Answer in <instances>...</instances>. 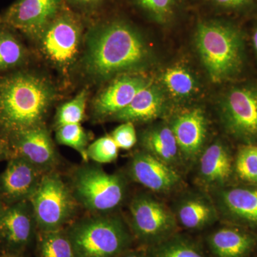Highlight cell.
<instances>
[{
  "label": "cell",
  "instance_id": "1",
  "mask_svg": "<svg viewBox=\"0 0 257 257\" xmlns=\"http://www.w3.org/2000/svg\"><path fill=\"white\" fill-rule=\"evenodd\" d=\"M83 72L94 82L143 68L150 50L136 28L123 20L97 24L84 35Z\"/></svg>",
  "mask_w": 257,
  "mask_h": 257
},
{
  "label": "cell",
  "instance_id": "2",
  "mask_svg": "<svg viewBox=\"0 0 257 257\" xmlns=\"http://www.w3.org/2000/svg\"><path fill=\"white\" fill-rule=\"evenodd\" d=\"M46 77L18 72L0 78V127L10 137L45 124L57 99Z\"/></svg>",
  "mask_w": 257,
  "mask_h": 257
},
{
  "label": "cell",
  "instance_id": "3",
  "mask_svg": "<svg viewBox=\"0 0 257 257\" xmlns=\"http://www.w3.org/2000/svg\"><path fill=\"white\" fill-rule=\"evenodd\" d=\"M75 257H118L131 248L134 236L116 212L87 214L65 228Z\"/></svg>",
  "mask_w": 257,
  "mask_h": 257
},
{
  "label": "cell",
  "instance_id": "4",
  "mask_svg": "<svg viewBox=\"0 0 257 257\" xmlns=\"http://www.w3.org/2000/svg\"><path fill=\"white\" fill-rule=\"evenodd\" d=\"M196 46L212 82L232 78L243 64V41L239 29L220 20H205L198 24Z\"/></svg>",
  "mask_w": 257,
  "mask_h": 257
},
{
  "label": "cell",
  "instance_id": "5",
  "mask_svg": "<svg viewBox=\"0 0 257 257\" xmlns=\"http://www.w3.org/2000/svg\"><path fill=\"white\" fill-rule=\"evenodd\" d=\"M68 184L79 207L88 214L116 212L127 199V175L108 173L98 164L86 162L74 169Z\"/></svg>",
  "mask_w": 257,
  "mask_h": 257
},
{
  "label": "cell",
  "instance_id": "6",
  "mask_svg": "<svg viewBox=\"0 0 257 257\" xmlns=\"http://www.w3.org/2000/svg\"><path fill=\"white\" fill-rule=\"evenodd\" d=\"M84 41L80 18L64 8L35 42L42 58L61 74L67 75L79 60Z\"/></svg>",
  "mask_w": 257,
  "mask_h": 257
},
{
  "label": "cell",
  "instance_id": "7",
  "mask_svg": "<svg viewBox=\"0 0 257 257\" xmlns=\"http://www.w3.org/2000/svg\"><path fill=\"white\" fill-rule=\"evenodd\" d=\"M29 201L33 209L37 231L65 229L77 219L78 203L68 183L57 170L43 175Z\"/></svg>",
  "mask_w": 257,
  "mask_h": 257
},
{
  "label": "cell",
  "instance_id": "8",
  "mask_svg": "<svg viewBox=\"0 0 257 257\" xmlns=\"http://www.w3.org/2000/svg\"><path fill=\"white\" fill-rule=\"evenodd\" d=\"M128 224L135 239L147 247L170 237L179 227L171 207L149 191L132 197Z\"/></svg>",
  "mask_w": 257,
  "mask_h": 257
},
{
  "label": "cell",
  "instance_id": "9",
  "mask_svg": "<svg viewBox=\"0 0 257 257\" xmlns=\"http://www.w3.org/2000/svg\"><path fill=\"white\" fill-rule=\"evenodd\" d=\"M219 114L223 126L229 135L246 145L257 143L256 86L230 89L221 101Z\"/></svg>",
  "mask_w": 257,
  "mask_h": 257
},
{
  "label": "cell",
  "instance_id": "10",
  "mask_svg": "<svg viewBox=\"0 0 257 257\" xmlns=\"http://www.w3.org/2000/svg\"><path fill=\"white\" fill-rule=\"evenodd\" d=\"M64 8V0H16L2 19L7 26L36 41Z\"/></svg>",
  "mask_w": 257,
  "mask_h": 257
},
{
  "label": "cell",
  "instance_id": "11",
  "mask_svg": "<svg viewBox=\"0 0 257 257\" xmlns=\"http://www.w3.org/2000/svg\"><path fill=\"white\" fill-rule=\"evenodd\" d=\"M127 177L153 194H169L183 186L182 174L141 150L128 162Z\"/></svg>",
  "mask_w": 257,
  "mask_h": 257
},
{
  "label": "cell",
  "instance_id": "12",
  "mask_svg": "<svg viewBox=\"0 0 257 257\" xmlns=\"http://www.w3.org/2000/svg\"><path fill=\"white\" fill-rule=\"evenodd\" d=\"M13 156L23 157L44 174L57 170L60 157L46 125L11 136Z\"/></svg>",
  "mask_w": 257,
  "mask_h": 257
},
{
  "label": "cell",
  "instance_id": "13",
  "mask_svg": "<svg viewBox=\"0 0 257 257\" xmlns=\"http://www.w3.org/2000/svg\"><path fill=\"white\" fill-rule=\"evenodd\" d=\"M37 227L30 201L9 204L0 209V240L19 253L36 236Z\"/></svg>",
  "mask_w": 257,
  "mask_h": 257
},
{
  "label": "cell",
  "instance_id": "14",
  "mask_svg": "<svg viewBox=\"0 0 257 257\" xmlns=\"http://www.w3.org/2000/svg\"><path fill=\"white\" fill-rule=\"evenodd\" d=\"M44 175L23 157H12L0 175V199L7 205L30 200Z\"/></svg>",
  "mask_w": 257,
  "mask_h": 257
},
{
  "label": "cell",
  "instance_id": "15",
  "mask_svg": "<svg viewBox=\"0 0 257 257\" xmlns=\"http://www.w3.org/2000/svg\"><path fill=\"white\" fill-rule=\"evenodd\" d=\"M150 82L140 75L123 74L115 77L93 100L92 111L94 119H111L126 108Z\"/></svg>",
  "mask_w": 257,
  "mask_h": 257
},
{
  "label": "cell",
  "instance_id": "16",
  "mask_svg": "<svg viewBox=\"0 0 257 257\" xmlns=\"http://www.w3.org/2000/svg\"><path fill=\"white\" fill-rule=\"evenodd\" d=\"M186 165L197 162L205 145L208 121L200 108H193L179 114L171 125Z\"/></svg>",
  "mask_w": 257,
  "mask_h": 257
},
{
  "label": "cell",
  "instance_id": "17",
  "mask_svg": "<svg viewBox=\"0 0 257 257\" xmlns=\"http://www.w3.org/2000/svg\"><path fill=\"white\" fill-rule=\"evenodd\" d=\"M219 218L257 227V189L227 186L211 192Z\"/></svg>",
  "mask_w": 257,
  "mask_h": 257
},
{
  "label": "cell",
  "instance_id": "18",
  "mask_svg": "<svg viewBox=\"0 0 257 257\" xmlns=\"http://www.w3.org/2000/svg\"><path fill=\"white\" fill-rule=\"evenodd\" d=\"M171 209L178 226L191 231L206 229L219 219L214 200L206 193H184Z\"/></svg>",
  "mask_w": 257,
  "mask_h": 257
},
{
  "label": "cell",
  "instance_id": "19",
  "mask_svg": "<svg viewBox=\"0 0 257 257\" xmlns=\"http://www.w3.org/2000/svg\"><path fill=\"white\" fill-rule=\"evenodd\" d=\"M197 162L200 185L210 192L227 186L234 165L229 148L223 142L216 140L205 147Z\"/></svg>",
  "mask_w": 257,
  "mask_h": 257
},
{
  "label": "cell",
  "instance_id": "20",
  "mask_svg": "<svg viewBox=\"0 0 257 257\" xmlns=\"http://www.w3.org/2000/svg\"><path fill=\"white\" fill-rule=\"evenodd\" d=\"M207 243L214 257H246L256 247L257 238L242 229L222 226L209 233Z\"/></svg>",
  "mask_w": 257,
  "mask_h": 257
},
{
  "label": "cell",
  "instance_id": "21",
  "mask_svg": "<svg viewBox=\"0 0 257 257\" xmlns=\"http://www.w3.org/2000/svg\"><path fill=\"white\" fill-rule=\"evenodd\" d=\"M142 150L181 172L185 167L171 126L159 124L147 128L140 136Z\"/></svg>",
  "mask_w": 257,
  "mask_h": 257
},
{
  "label": "cell",
  "instance_id": "22",
  "mask_svg": "<svg viewBox=\"0 0 257 257\" xmlns=\"http://www.w3.org/2000/svg\"><path fill=\"white\" fill-rule=\"evenodd\" d=\"M165 99L159 87L152 82L143 88L123 110L111 119L125 122H147L160 117L163 112Z\"/></svg>",
  "mask_w": 257,
  "mask_h": 257
},
{
  "label": "cell",
  "instance_id": "23",
  "mask_svg": "<svg viewBox=\"0 0 257 257\" xmlns=\"http://www.w3.org/2000/svg\"><path fill=\"white\" fill-rule=\"evenodd\" d=\"M147 251L150 257H209L196 241L177 233Z\"/></svg>",
  "mask_w": 257,
  "mask_h": 257
},
{
  "label": "cell",
  "instance_id": "24",
  "mask_svg": "<svg viewBox=\"0 0 257 257\" xmlns=\"http://www.w3.org/2000/svg\"><path fill=\"white\" fill-rule=\"evenodd\" d=\"M37 257H75L65 229L37 231Z\"/></svg>",
  "mask_w": 257,
  "mask_h": 257
},
{
  "label": "cell",
  "instance_id": "25",
  "mask_svg": "<svg viewBox=\"0 0 257 257\" xmlns=\"http://www.w3.org/2000/svg\"><path fill=\"white\" fill-rule=\"evenodd\" d=\"M162 79L169 92L179 99L188 98L197 89V81L183 66L176 65L166 69Z\"/></svg>",
  "mask_w": 257,
  "mask_h": 257
},
{
  "label": "cell",
  "instance_id": "26",
  "mask_svg": "<svg viewBox=\"0 0 257 257\" xmlns=\"http://www.w3.org/2000/svg\"><path fill=\"white\" fill-rule=\"evenodd\" d=\"M27 58V51L9 27L0 26V71L18 67Z\"/></svg>",
  "mask_w": 257,
  "mask_h": 257
},
{
  "label": "cell",
  "instance_id": "27",
  "mask_svg": "<svg viewBox=\"0 0 257 257\" xmlns=\"http://www.w3.org/2000/svg\"><path fill=\"white\" fill-rule=\"evenodd\" d=\"M88 97L89 92L87 89H84L73 99L62 104L56 112L55 128L67 124H82L85 117Z\"/></svg>",
  "mask_w": 257,
  "mask_h": 257
},
{
  "label": "cell",
  "instance_id": "28",
  "mask_svg": "<svg viewBox=\"0 0 257 257\" xmlns=\"http://www.w3.org/2000/svg\"><path fill=\"white\" fill-rule=\"evenodd\" d=\"M55 139L59 145L75 150L84 162L89 161L87 157L89 135L82 124H67L56 128Z\"/></svg>",
  "mask_w": 257,
  "mask_h": 257
},
{
  "label": "cell",
  "instance_id": "29",
  "mask_svg": "<svg viewBox=\"0 0 257 257\" xmlns=\"http://www.w3.org/2000/svg\"><path fill=\"white\" fill-rule=\"evenodd\" d=\"M234 168L240 179L257 185V145H243L238 152Z\"/></svg>",
  "mask_w": 257,
  "mask_h": 257
},
{
  "label": "cell",
  "instance_id": "30",
  "mask_svg": "<svg viewBox=\"0 0 257 257\" xmlns=\"http://www.w3.org/2000/svg\"><path fill=\"white\" fill-rule=\"evenodd\" d=\"M119 150L110 135H106L88 145L87 157L98 165L111 163L117 159Z\"/></svg>",
  "mask_w": 257,
  "mask_h": 257
},
{
  "label": "cell",
  "instance_id": "31",
  "mask_svg": "<svg viewBox=\"0 0 257 257\" xmlns=\"http://www.w3.org/2000/svg\"><path fill=\"white\" fill-rule=\"evenodd\" d=\"M155 21L168 23L175 14L177 0H134Z\"/></svg>",
  "mask_w": 257,
  "mask_h": 257
},
{
  "label": "cell",
  "instance_id": "32",
  "mask_svg": "<svg viewBox=\"0 0 257 257\" xmlns=\"http://www.w3.org/2000/svg\"><path fill=\"white\" fill-rule=\"evenodd\" d=\"M110 136L119 149L130 150L138 143V138L135 124L131 121H125L114 128Z\"/></svg>",
  "mask_w": 257,
  "mask_h": 257
},
{
  "label": "cell",
  "instance_id": "33",
  "mask_svg": "<svg viewBox=\"0 0 257 257\" xmlns=\"http://www.w3.org/2000/svg\"><path fill=\"white\" fill-rule=\"evenodd\" d=\"M257 0H211L219 9L228 12L246 11L252 8Z\"/></svg>",
  "mask_w": 257,
  "mask_h": 257
},
{
  "label": "cell",
  "instance_id": "34",
  "mask_svg": "<svg viewBox=\"0 0 257 257\" xmlns=\"http://www.w3.org/2000/svg\"><path fill=\"white\" fill-rule=\"evenodd\" d=\"M67 1L79 10L89 11L97 8L105 0H67Z\"/></svg>",
  "mask_w": 257,
  "mask_h": 257
},
{
  "label": "cell",
  "instance_id": "35",
  "mask_svg": "<svg viewBox=\"0 0 257 257\" xmlns=\"http://www.w3.org/2000/svg\"><path fill=\"white\" fill-rule=\"evenodd\" d=\"M118 257H150L147 250L130 248Z\"/></svg>",
  "mask_w": 257,
  "mask_h": 257
},
{
  "label": "cell",
  "instance_id": "36",
  "mask_svg": "<svg viewBox=\"0 0 257 257\" xmlns=\"http://www.w3.org/2000/svg\"><path fill=\"white\" fill-rule=\"evenodd\" d=\"M8 155H9V150H8V145L0 139V161L3 160Z\"/></svg>",
  "mask_w": 257,
  "mask_h": 257
},
{
  "label": "cell",
  "instance_id": "37",
  "mask_svg": "<svg viewBox=\"0 0 257 257\" xmlns=\"http://www.w3.org/2000/svg\"><path fill=\"white\" fill-rule=\"evenodd\" d=\"M0 257H23L20 253L7 252L0 255Z\"/></svg>",
  "mask_w": 257,
  "mask_h": 257
},
{
  "label": "cell",
  "instance_id": "38",
  "mask_svg": "<svg viewBox=\"0 0 257 257\" xmlns=\"http://www.w3.org/2000/svg\"><path fill=\"white\" fill-rule=\"evenodd\" d=\"M253 47H254L255 50H256L257 53V26L255 28L253 34Z\"/></svg>",
  "mask_w": 257,
  "mask_h": 257
},
{
  "label": "cell",
  "instance_id": "39",
  "mask_svg": "<svg viewBox=\"0 0 257 257\" xmlns=\"http://www.w3.org/2000/svg\"><path fill=\"white\" fill-rule=\"evenodd\" d=\"M2 24H3V19H2V16H0V26H1Z\"/></svg>",
  "mask_w": 257,
  "mask_h": 257
},
{
  "label": "cell",
  "instance_id": "40",
  "mask_svg": "<svg viewBox=\"0 0 257 257\" xmlns=\"http://www.w3.org/2000/svg\"><path fill=\"white\" fill-rule=\"evenodd\" d=\"M2 200H1V199H0V209H2V207H3V206H2Z\"/></svg>",
  "mask_w": 257,
  "mask_h": 257
},
{
  "label": "cell",
  "instance_id": "41",
  "mask_svg": "<svg viewBox=\"0 0 257 257\" xmlns=\"http://www.w3.org/2000/svg\"><path fill=\"white\" fill-rule=\"evenodd\" d=\"M256 257H257V256H256Z\"/></svg>",
  "mask_w": 257,
  "mask_h": 257
}]
</instances>
